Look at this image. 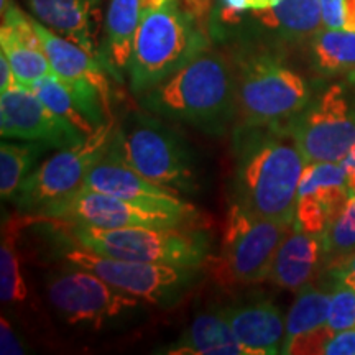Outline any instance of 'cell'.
I'll use <instances>...</instances> for the list:
<instances>
[{"instance_id":"d6a6232c","label":"cell","mask_w":355,"mask_h":355,"mask_svg":"<svg viewBox=\"0 0 355 355\" xmlns=\"http://www.w3.org/2000/svg\"><path fill=\"white\" fill-rule=\"evenodd\" d=\"M324 28H344V0H319Z\"/></svg>"},{"instance_id":"9a60e30c","label":"cell","mask_w":355,"mask_h":355,"mask_svg":"<svg viewBox=\"0 0 355 355\" xmlns=\"http://www.w3.org/2000/svg\"><path fill=\"white\" fill-rule=\"evenodd\" d=\"M83 188L101 191L148 211L168 212L193 219L194 209L180 196L139 175L114 155L105 152L89 170Z\"/></svg>"},{"instance_id":"ba28073f","label":"cell","mask_w":355,"mask_h":355,"mask_svg":"<svg viewBox=\"0 0 355 355\" xmlns=\"http://www.w3.org/2000/svg\"><path fill=\"white\" fill-rule=\"evenodd\" d=\"M64 260L114 286L133 298L158 306H171L196 283L199 266H176L165 263L122 260L105 257L79 247L68 250Z\"/></svg>"},{"instance_id":"f546056e","label":"cell","mask_w":355,"mask_h":355,"mask_svg":"<svg viewBox=\"0 0 355 355\" xmlns=\"http://www.w3.org/2000/svg\"><path fill=\"white\" fill-rule=\"evenodd\" d=\"M327 326L334 332L355 327V290L352 288L336 285L332 290Z\"/></svg>"},{"instance_id":"5b68a950","label":"cell","mask_w":355,"mask_h":355,"mask_svg":"<svg viewBox=\"0 0 355 355\" xmlns=\"http://www.w3.org/2000/svg\"><path fill=\"white\" fill-rule=\"evenodd\" d=\"M107 152L163 189L191 194L198 189L193 159L171 128L145 114L115 125Z\"/></svg>"},{"instance_id":"8992f818","label":"cell","mask_w":355,"mask_h":355,"mask_svg":"<svg viewBox=\"0 0 355 355\" xmlns=\"http://www.w3.org/2000/svg\"><path fill=\"white\" fill-rule=\"evenodd\" d=\"M74 242L86 250L122 260L201 266L207 259L209 243L202 235L175 227L97 229L71 225Z\"/></svg>"},{"instance_id":"7402d4cb","label":"cell","mask_w":355,"mask_h":355,"mask_svg":"<svg viewBox=\"0 0 355 355\" xmlns=\"http://www.w3.org/2000/svg\"><path fill=\"white\" fill-rule=\"evenodd\" d=\"M144 0H110L105 15L104 55L115 76L128 68L133 40L145 15Z\"/></svg>"},{"instance_id":"52a82bcc","label":"cell","mask_w":355,"mask_h":355,"mask_svg":"<svg viewBox=\"0 0 355 355\" xmlns=\"http://www.w3.org/2000/svg\"><path fill=\"white\" fill-rule=\"evenodd\" d=\"M114 122H105L79 144L63 148L30 173L13 199L21 212L42 217L83 188L89 170L107 152Z\"/></svg>"},{"instance_id":"cb8c5ba5","label":"cell","mask_w":355,"mask_h":355,"mask_svg":"<svg viewBox=\"0 0 355 355\" xmlns=\"http://www.w3.org/2000/svg\"><path fill=\"white\" fill-rule=\"evenodd\" d=\"M313 64L322 76L355 79V32L322 28L311 40Z\"/></svg>"},{"instance_id":"d6986e66","label":"cell","mask_w":355,"mask_h":355,"mask_svg":"<svg viewBox=\"0 0 355 355\" xmlns=\"http://www.w3.org/2000/svg\"><path fill=\"white\" fill-rule=\"evenodd\" d=\"M243 17L283 43L311 42L324 28L319 0H279L277 6Z\"/></svg>"},{"instance_id":"4dcf8cb0","label":"cell","mask_w":355,"mask_h":355,"mask_svg":"<svg viewBox=\"0 0 355 355\" xmlns=\"http://www.w3.org/2000/svg\"><path fill=\"white\" fill-rule=\"evenodd\" d=\"M217 2H219L220 20L234 24V21H241L245 13L265 10V8L277 6L279 0H217Z\"/></svg>"},{"instance_id":"e575fe53","label":"cell","mask_w":355,"mask_h":355,"mask_svg":"<svg viewBox=\"0 0 355 355\" xmlns=\"http://www.w3.org/2000/svg\"><path fill=\"white\" fill-rule=\"evenodd\" d=\"M0 352L3 355L25 354V349L20 343L19 336L12 329L10 322L7 321L6 316H2V321H0Z\"/></svg>"},{"instance_id":"8fae6325","label":"cell","mask_w":355,"mask_h":355,"mask_svg":"<svg viewBox=\"0 0 355 355\" xmlns=\"http://www.w3.org/2000/svg\"><path fill=\"white\" fill-rule=\"evenodd\" d=\"M48 300L66 322L101 327L140 306L141 301L115 290L109 283L69 263L48 278Z\"/></svg>"},{"instance_id":"5bb4252c","label":"cell","mask_w":355,"mask_h":355,"mask_svg":"<svg viewBox=\"0 0 355 355\" xmlns=\"http://www.w3.org/2000/svg\"><path fill=\"white\" fill-rule=\"evenodd\" d=\"M0 133L3 139L35 141L60 150L86 139L83 132L53 114L33 91L24 87L0 92Z\"/></svg>"},{"instance_id":"7a4b0ae2","label":"cell","mask_w":355,"mask_h":355,"mask_svg":"<svg viewBox=\"0 0 355 355\" xmlns=\"http://www.w3.org/2000/svg\"><path fill=\"white\" fill-rule=\"evenodd\" d=\"M141 105L148 112L220 135L237 119L235 68L207 48L173 76L144 92Z\"/></svg>"},{"instance_id":"277c9868","label":"cell","mask_w":355,"mask_h":355,"mask_svg":"<svg viewBox=\"0 0 355 355\" xmlns=\"http://www.w3.org/2000/svg\"><path fill=\"white\" fill-rule=\"evenodd\" d=\"M237 125H288L311 101L308 83L270 51L235 61Z\"/></svg>"},{"instance_id":"4fadbf2b","label":"cell","mask_w":355,"mask_h":355,"mask_svg":"<svg viewBox=\"0 0 355 355\" xmlns=\"http://www.w3.org/2000/svg\"><path fill=\"white\" fill-rule=\"evenodd\" d=\"M42 217L66 222L68 225H89L97 229L175 227L191 220L183 216L144 209L123 199L87 188H81Z\"/></svg>"},{"instance_id":"2e32d148","label":"cell","mask_w":355,"mask_h":355,"mask_svg":"<svg viewBox=\"0 0 355 355\" xmlns=\"http://www.w3.org/2000/svg\"><path fill=\"white\" fill-rule=\"evenodd\" d=\"M0 46L8 58L19 86L30 89L40 79L55 76L43 43L35 28V20L25 15L10 0H2V28Z\"/></svg>"},{"instance_id":"74e56055","label":"cell","mask_w":355,"mask_h":355,"mask_svg":"<svg viewBox=\"0 0 355 355\" xmlns=\"http://www.w3.org/2000/svg\"><path fill=\"white\" fill-rule=\"evenodd\" d=\"M344 28L355 32V0H344Z\"/></svg>"},{"instance_id":"484cf974","label":"cell","mask_w":355,"mask_h":355,"mask_svg":"<svg viewBox=\"0 0 355 355\" xmlns=\"http://www.w3.org/2000/svg\"><path fill=\"white\" fill-rule=\"evenodd\" d=\"M44 148L42 144L25 141L12 144L2 141L0 145V194L2 199L13 201L19 194L20 186L32 173L35 158Z\"/></svg>"},{"instance_id":"ffe728a7","label":"cell","mask_w":355,"mask_h":355,"mask_svg":"<svg viewBox=\"0 0 355 355\" xmlns=\"http://www.w3.org/2000/svg\"><path fill=\"white\" fill-rule=\"evenodd\" d=\"M33 19L97 56L94 17L97 0H25Z\"/></svg>"},{"instance_id":"4316f807","label":"cell","mask_w":355,"mask_h":355,"mask_svg":"<svg viewBox=\"0 0 355 355\" xmlns=\"http://www.w3.org/2000/svg\"><path fill=\"white\" fill-rule=\"evenodd\" d=\"M32 91L43 101V104L53 114L58 115L68 125L83 132L86 137L92 135L97 130V127L89 121L84 110L79 107V104L73 97V94H71L69 89L60 79H56L55 76L40 79L32 87Z\"/></svg>"},{"instance_id":"7c38bea8","label":"cell","mask_w":355,"mask_h":355,"mask_svg":"<svg viewBox=\"0 0 355 355\" xmlns=\"http://www.w3.org/2000/svg\"><path fill=\"white\" fill-rule=\"evenodd\" d=\"M33 20L55 78L69 89L79 107L97 128L112 121L110 84L96 56L79 44L51 32L37 19Z\"/></svg>"},{"instance_id":"6da1fadb","label":"cell","mask_w":355,"mask_h":355,"mask_svg":"<svg viewBox=\"0 0 355 355\" xmlns=\"http://www.w3.org/2000/svg\"><path fill=\"white\" fill-rule=\"evenodd\" d=\"M232 204L261 219L295 222L306 162L286 125H237Z\"/></svg>"},{"instance_id":"83f0119b","label":"cell","mask_w":355,"mask_h":355,"mask_svg":"<svg viewBox=\"0 0 355 355\" xmlns=\"http://www.w3.org/2000/svg\"><path fill=\"white\" fill-rule=\"evenodd\" d=\"M17 230L13 219L3 225L0 245V298L3 304H20L28 296L17 250Z\"/></svg>"},{"instance_id":"e0dca14e","label":"cell","mask_w":355,"mask_h":355,"mask_svg":"<svg viewBox=\"0 0 355 355\" xmlns=\"http://www.w3.org/2000/svg\"><path fill=\"white\" fill-rule=\"evenodd\" d=\"M324 257H327L324 235L309 234L293 224L275 254L268 279L283 290L301 291L322 270Z\"/></svg>"},{"instance_id":"836d02e7","label":"cell","mask_w":355,"mask_h":355,"mask_svg":"<svg viewBox=\"0 0 355 355\" xmlns=\"http://www.w3.org/2000/svg\"><path fill=\"white\" fill-rule=\"evenodd\" d=\"M324 355H355V327L336 332L324 349Z\"/></svg>"},{"instance_id":"d590c367","label":"cell","mask_w":355,"mask_h":355,"mask_svg":"<svg viewBox=\"0 0 355 355\" xmlns=\"http://www.w3.org/2000/svg\"><path fill=\"white\" fill-rule=\"evenodd\" d=\"M15 87L20 86L10 66V61H8V58L3 53H0V92L10 91V89Z\"/></svg>"},{"instance_id":"44dd1931","label":"cell","mask_w":355,"mask_h":355,"mask_svg":"<svg viewBox=\"0 0 355 355\" xmlns=\"http://www.w3.org/2000/svg\"><path fill=\"white\" fill-rule=\"evenodd\" d=\"M178 355H247L225 318L224 309L198 314L180 340L166 350Z\"/></svg>"},{"instance_id":"30bf717a","label":"cell","mask_w":355,"mask_h":355,"mask_svg":"<svg viewBox=\"0 0 355 355\" xmlns=\"http://www.w3.org/2000/svg\"><path fill=\"white\" fill-rule=\"evenodd\" d=\"M286 128L306 165L340 163L355 144V105L343 84H334L311 99Z\"/></svg>"},{"instance_id":"d4e9b609","label":"cell","mask_w":355,"mask_h":355,"mask_svg":"<svg viewBox=\"0 0 355 355\" xmlns=\"http://www.w3.org/2000/svg\"><path fill=\"white\" fill-rule=\"evenodd\" d=\"M329 308L331 293L311 285L303 288L286 314V334L283 345L327 324Z\"/></svg>"},{"instance_id":"f1b7e54d","label":"cell","mask_w":355,"mask_h":355,"mask_svg":"<svg viewBox=\"0 0 355 355\" xmlns=\"http://www.w3.org/2000/svg\"><path fill=\"white\" fill-rule=\"evenodd\" d=\"M324 243L332 260L355 252V194H350L344 209L324 234Z\"/></svg>"},{"instance_id":"9c48e42d","label":"cell","mask_w":355,"mask_h":355,"mask_svg":"<svg viewBox=\"0 0 355 355\" xmlns=\"http://www.w3.org/2000/svg\"><path fill=\"white\" fill-rule=\"evenodd\" d=\"M295 222L261 219L230 204L219 275L227 285H255L268 278L275 254Z\"/></svg>"},{"instance_id":"1f68e13d","label":"cell","mask_w":355,"mask_h":355,"mask_svg":"<svg viewBox=\"0 0 355 355\" xmlns=\"http://www.w3.org/2000/svg\"><path fill=\"white\" fill-rule=\"evenodd\" d=\"M329 275L336 285H344L355 290V252L332 260Z\"/></svg>"},{"instance_id":"603a6c76","label":"cell","mask_w":355,"mask_h":355,"mask_svg":"<svg viewBox=\"0 0 355 355\" xmlns=\"http://www.w3.org/2000/svg\"><path fill=\"white\" fill-rule=\"evenodd\" d=\"M350 191L347 171L343 163L319 162L304 166L300 180L298 196H311L322 202L336 217L349 201Z\"/></svg>"},{"instance_id":"ac0fdd59","label":"cell","mask_w":355,"mask_h":355,"mask_svg":"<svg viewBox=\"0 0 355 355\" xmlns=\"http://www.w3.org/2000/svg\"><path fill=\"white\" fill-rule=\"evenodd\" d=\"M235 337L247 355L282 354L286 318L268 300H254L224 309Z\"/></svg>"},{"instance_id":"3957f363","label":"cell","mask_w":355,"mask_h":355,"mask_svg":"<svg viewBox=\"0 0 355 355\" xmlns=\"http://www.w3.org/2000/svg\"><path fill=\"white\" fill-rule=\"evenodd\" d=\"M204 50H207L206 35L193 13L178 0L146 10L128 61L130 89L144 94L157 87Z\"/></svg>"},{"instance_id":"8d00e7d4","label":"cell","mask_w":355,"mask_h":355,"mask_svg":"<svg viewBox=\"0 0 355 355\" xmlns=\"http://www.w3.org/2000/svg\"><path fill=\"white\" fill-rule=\"evenodd\" d=\"M340 163H343L345 171H347L350 191H352V194H355V144H354L352 148H350L347 157H345Z\"/></svg>"}]
</instances>
